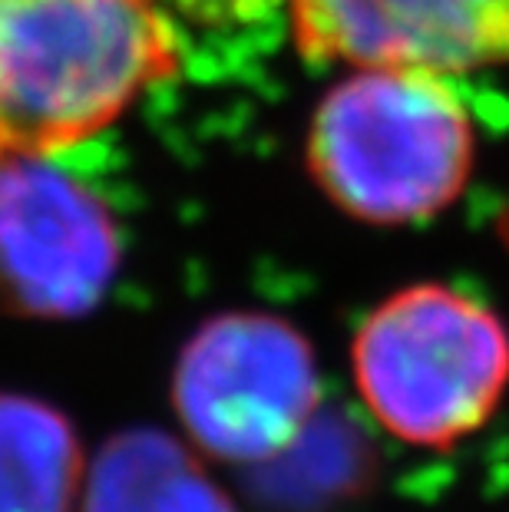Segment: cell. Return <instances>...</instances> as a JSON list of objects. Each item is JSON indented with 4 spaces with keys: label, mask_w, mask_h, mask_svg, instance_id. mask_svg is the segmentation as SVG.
<instances>
[{
    "label": "cell",
    "mask_w": 509,
    "mask_h": 512,
    "mask_svg": "<svg viewBox=\"0 0 509 512\" xmlns=\"http://www.w3.org/2000/svg\"><path fill=\"white\" fill-rule=\"evenodd\" d=\"M83 512H238L189 446L159 430H126L86 476Z\"/></svg>",
    "instance_id": "52a82bcc"
},
{
    "label": "cell",
    "mask_w": 509,
    "mask_h": 512,
    "mask_svg": "<svg viewBox=\"0 0 509 512\" xmlns=\"http://www.w3.org/2000/svg\"><path fill=\"white\" fill-rule=\"evenodd\" d=\"M321 390L318 361L295 324L265 311H229L182 347L172 407L205 456L265 463L298 443Z\"/></svg>",
    "instance_id": "277c9868"
},
{
    "label": "cell",
    "mask_w": 509,
    "mask_h": 512,
    "mask_svg": "<svg viewBox=\"0 0 509 512\" xmlns=\"http://www.w3.org/2000/svg\"><path fill=\"white\" fill-rule=\"evenodd\" d=\"M476 129L447 76L351 70L321 96L305 169L334 209L364 225L437 219L467 192Z\"/></svg>",
    "instance_id": "7a4b0ae2"
},
{
    "label": "cell",
    "mask_w": 509,
    "mask_h": 512,
    "mask_svg": "<svg viewBox=\"0 0 509 512\" xmlns=\"http://www.w3.org/2000/svg\"><path fill=\"white\" fill-rule=\"evenodd\" d=\"M301 60L467 76L509 67V0H291Z\"/></svg>",
    "instance_id": "8992f818"
},
{
    "label": "cell",
    "mask_w": 509,
    "mask_h": 512,
    "mask_svg": "<svg viewBox=\"0 0 509 512\" xmlns=\"http://www.w3.org/2000/svg\"><path fill=\"white\" fill-rule=\"evenodd\" d=\"M80 479L70 420L34 397L0 394V512H70Z\"/></svg>",
    "instance_id": "ba28073f"
},
{
    "label": "cell",
    "mask_w": 509,
    "mask_h": 512,
    "mask_svg": "<svg viewBox=\"0 0 509 512\" xmlns=\"http://www.w3.org/2000/svg\"><path fill=\"white\" fill-rule=\"evenodd\" d=\"M159 4L199 30H245L288 14L291 0H159Z\"/></svg>",
    "instance_id": "9c48e42d"
},
{
    "label": "cell",
    "mask_w": 509,
    "mask_h": 512,
    "mask_svg": "<svg viewBox=\"0 0 509 512\" xmlns=\"http://www.w3.org/2000/svg\"><path fill=\"white\" fill-rule=\"evenodd\" d=\"M367 413L414 450H453L509 390V328L473 294L420 281L377 304L351 341Z\"/></svg>",
    "instance_id": "3957f363"
},
{
    "label": "cell",
    "mask_w": 509,
    "mask_h": 512,
    "mask_svg": "<svg viewBox=\"0 0 509 512\" xmlns=\"http://www.w3.org/2000/svg\"><path fill=\"white\" fill-rule=\"evenodd\" d=\"M119 268L110 209L50 156L0 152V311L73 318Z\"/></svg>",
    "instance_id": "5b68a950"
},
{
    "label": "cell",
    "mask_w": 509,
    "mask_h": 512,
    "mask_svg": "<svg viewBox=\"0 0 509 512\" xmlns=\"http://www.w3.org/2000/svg\"><path fill=\"white\" fill-rule=\"evenodd\" d=\"M179 67L159 0H0V152L86 143Z\"/></svg>",
    "instance_id": "6da1fadb"
}]
</instances>
